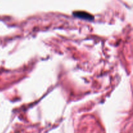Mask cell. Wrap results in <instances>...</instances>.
I'll use <instances>...</instances> for the list:
<instances>
[{
  "label": "cell",
  "instance_id": "obj_1",
  "mask_svg": "<svg viewBox=\"0 0 133 133\" xmlns=\"http://www.w3.org/2000/svg\"><path fill=\"white\" fill-rule=\"evenodd\" d=\"M74 15L75 16L77 17V18L87 19V20H93L94 19L93 16L90 15L88 13L84 12H75L74 13Z\"/></svg>",
  "mask_w": 133,
  "mask_h": 133
}]
</instances>
